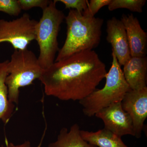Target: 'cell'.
I'll return each instance as SVG.
<instances>
[{
    "instance_id": "16",
    "label": "cell",
    "mask_w": 147,
    "mask_h": 147,
    "mask_svg": "<svg viewBox=\"0 0 147 147\" xmlns=\"http://www.w3.org/2000/svg\"><path fill=\"white\" fill-rule=\"evenodd\" d=\"M21 10L18 0H0V11L11 16H18Z\"/></svg>"
},
{
    "instance_id": "12",
    "label": "cell",
    "mask_w": 147,
    "mask_h": 147,
    "mask_svg": "<svg viewBox=\"0 0 147 147\" xmlns=\"http://www.w3.org/2000/svg\"><path fill=\"white\" fill-rule=\"evenodd\" d=\"M80 133L84 140L97 147H129L121 137L104 127L96 131L81 130Z\"/></svg>"
},
{
    "instance_id": "9",
    "label": "cell",
    "mask_w": 147,
    "mask_h": 147,
    "mask_svg": "<svg viewBox=\"0 0 147 147\" xmlns=\"http://www.w3.org/2000/svg\"><path fill=\"white\" fill-rule=\"evenodd\" d=\"M106 40L111 44L112 52L116 56L121 66L131 57L126 30L122 22L115 17L107 22Z\"/></svg>"
},
{
    "instance_id": "11",
    "label": "cell",
    "mask_w": 147,
    "mask_h": 147,
    "mask_svg": "<svg viewBox=\"0 0 147 147\" xmlns=\"http://www.w3.org/2000/svg\"><path fill=\"white\" fill-rule=\"evenodd\" d=\"M123 66L124 77L131 90H139L147 87L146 56L131 57Z\"/></svg>"
},
{
    "instance_id": "5",
    "label": "cell",
    "mask_w": 147,
    "mask_h": 147,
    "mask_svg": "<svg viewBox=\"0 0 147 147\" xmlns=\"http://www.w3.org/2000/svg\"><path fill=\"white\" fill-rule=\"evenodd\" d=\"M43 71L38 57L31 50H14L10 60H8V74L5 80L9 101L18 104L20 88L31 85L36 79H39Z\"/></svg>"
},
{
    "instance_id": "15",
    "label": "cell",
    "mask_w": 147,
    "mask_h": 147,
    "mask_svg": "<svg viewBox=\"0 0 147 147\" xmlns=\"http://www.w3.org/2000/svg\"><path fill=\"white\" fill-rule=\"evenodd\" d=\"M146 2V0H111L108 9L110 11L118 9H126L133 12L142 13Z\"/></svg>"
},
{
    "instance_id": "1",
    "label": "cell",
    "mask_w": 147,
    "mask_h": 147,
    "mask_svg": "<svg viewBox=\"0 0 147 147\" xmlns=\"http://www.w3.org/2000/svg\"><path fill=\"white\" fill-rule=\"evenodd\" d=\"M107 73L97 53L87 50L55 62L43 70L39 80L47 95L64 101H80L96 89Z\"/></svg>"
},
{
    "instance_id": "20",
    "label": "cell",
    "mask_w": 147,
    "mask_h": 147,
    "mask_svg": "<svg viewBox=\"0 0 147 147\" xmlns=\"http://www.w3.org/2000/svg\"><path fill=\"white\" fill-rule=\"evenodd\" d=\"M1 147H32V146L30 142L29 141H26L21 144L16 145L13 143H10L7 144L5 146Z\"/></svg>"
},
{
    "instance_id": "10",
    "label": "cell",
    "mask_w": 147,
    "mask_h": 147,
    "mask_svg": "<svg viewBox=\"0 0 147 147\" xmlns=\"http://www.w3.org/2000/svg\"><path fill=\"white\" fill-rule=\"evenodd\" d=\"M121 21L126 30L131 57H146L147 34L142 29L138 18L132 13L123 14Z\"/></svg>"
},
{
    "instance_id": "8",
    "label": "cell",
    "mask_w": 147,
    "mask_h": 147,
    "mask_svg": "<svg viewBox=\"0 0 147 147\" xmlns=\"http://www.w3.org/2000/svg\"><path fill=\"white\" fill-rule=\"evenodd\" d=\"M102 120L104 128L121 137L134 136L133 123L130 116L123 110L121 102H116L103 108L95 115Z\"/></svg>"
},
{
    "instance_id": "6",
    "label": "cell",
    "mask_w": 147,
    "mask_h": 147,
    "mask_svg": "<svg viewBox=\"0 0 147 147\" xmlns=\"http://www.w3.org/2000/svg\"><path fill=\"white\" fill-rule=\"evenodd\" d=\"M38 21L28 13L11 21L0 19V43L8 42L15 50L27 49L36 40Z\"/></svg>"
},
{
    "instance_id": "13",
    "label": "cell",
    "mask_w": 147,
    "mask_h": 147,
    "mask_svg": "<svg viewBox=\"0 0 147 147\" xmlns=\"http://www.w3.org/2000/svg\"><path fill=\"white\" fill-rule=\"evenodd\" d=\"M81 130L77 123L73 124L69 130L63 127L60 131L57 140L50 143L48 147H97L83 139Z\"/></svg>"
},
{
    "instance_id": "4",
    "label": "cell",
    "mask_w": 147,
    "mask_h": 147,
    "mask_svg": "<svg viewBox=\"0 0 147 147\" xmlns=\"http://www.w3.org/2000/svg\"><path fill=\"white\" fill-rule=\"evenodd\" d=\"M57 3L56 0L50 1L49 5L42 10V16L37 25L35 40L39 48L38 59L43 70L55 62L56 54L60 49L58 36L65 16L57 8Z\"/></svg>"
},
{
    "instance_id": "3",
    "label": "cell",
    "mask_w": 147,
    "mask_h": 147,
    "mask_svg": "<svg viewBox=\"0 0 147 147\" xmlns=\"http://www.w3.org/2000/svg\"><path fill=\"white\" fill-rule=\"evenodd\" d=\"M113 61L105 76V85L79 101L85 115L92 117L103 108L116 102H121L125 95L131 90L124 77L122 69L114 53Z\"/></svg>"
},
{
    "instance_id": "18",
    "label": "cell",
    "mask_w": 147,
    "mask_h": 147,
    "mask_svg": "<svg viewBox=\"0 0 147 147\" xmlns=\"http://www.w3.org/2000/svg\"><path fill=\"white\" fill-rule=\"evenodd\" d=\"M21 10H28L34 7H39L42 10L50 4L49 0H18Z\"/></svg>"
},
{
    "instance_id": "14",
    "label": "cell",
    "mask_w": 147,
    "mask_h": 147,
    "mask_svg": "<svg viewBox=\"0 0 147 147\" xmlns=\"http://www.w3.org/2000/svg\"><path fill=\"white\" fill-rule=\"evenodd\" d=\"M8 60L0 62V120L6 124L10 119L14 110V105L8 99V89L5 80L8 75Z\"/></svg>"
},
{
    "instance_id": "19",
    "label": "cell",
    "mask_w": 147,
    "mask_h": 147,
    "mask_svg": "<svg viewBox=\"0 0 147 147\" xmlns=\"http://www.w3.org/2000/svg\"><path fill=\"white\" fill-rule=\"evenodd\" d=\"M56 1L63 3L65 9H74L82 13L87 8L88 2L86 0H56Z\"/></svg>"
},
{
    "instance_id": "7",
    "label": "cell",
    "mask_w": 147,
    "mask_h": 147,
    "mask_svg": "<svg viewBox=\"0 0 147 147\" xmlns=\"http://www.w3.org/2000/svg\"><path fill=\"white\" fill-rule=\"evenodd\" d=\"M121 104L131 118L134 137L140 138L147 117V87L139 90H130L125 95Z\"/></svg>"
},
{
    "instance_id": "2",
    "label": "cell",
    "mask_w": 147,
    "mask_h": 147,
    "mask_svg": "<svg viewBox=\"0 0 147 147\" xmlns=\"http://www.w3.org/2000/svg\"><path fill=\"white\" fill-rule=\"evenodd\" d=\"M66 37L59 49L55 62L65 59L76 53L92 50L100 44L102 18L87 16L74 9H70L65 16Z\"/></svg>"
},
{
    "instance_id": "17",
    "label": "cell",
    "mask_w": 147,
    "mask_h": 147,
    "mask_svg": "<svg viewBox=\"0 0 147 147\" xmlns=\"http://www.w3.org/2000/svg\"><path fill=\"white\" fill-rule=\"evenodd\" d=\"M111 0H90L88 1L87 8L82 13L86 16L94 17L100 9L108 6Z\"/></svg>"
}]
</instances>
